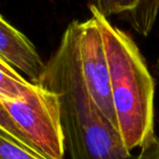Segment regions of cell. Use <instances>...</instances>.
<instances>
[{"instance_id":"obj_1","label":"cell","mask_w":159,"mask_h":159,"mask_svg":"<svg viewBox=\"0 0 159 159\" xmlns=\"http://www.w3.org/2000/svg\"><path fill=\"white\" fill-rule=\"evenodd\" d=\"M37 84L59 98L65 147L70 159H135L91 95L74 21L63 33Z\"/></svg>"},{"instance_id":"obj_2","label":"cell","mask_w":159,"mask_h":159,"mask_svg":"<svg viewBox=\"0 0 159 159\" xmlns=\"http://www.w3.org/2000/svg\"><path fill=\"white\" fill-rule=\"evenodd\" d=\"M103 36L116 125L129 152L154 134L155 82L140 49L129 35L89 6Z\"/></svg>"},{"instance_id":"obj_3","label":"cell","mask_w":159,"mask_h":159,"mask_svg":"<svg viewBox=\"0 0 159 159\" xmlns=\"http://www.w3.org/2000/svg\"><path fill=\"white\" fill-rule=\"evenodd\" d=\"M0 100L20 130L37 152L47 159H64L66 147L62 126L61 107L54 92L35 84L22 98Z\"/></svg>"},{"instance_id":"obj_4","label":"cell","mask_w":159,"mask_h":159,"mask_svg":"<svg viewBox=\"0 0 159 159\" xmlns=\"http://www.w3.org/2000/svg\"><path fill=\"white\" fill-rule=\"evenodd\" d=\"M0 57L37 84L46 63L33 42L0 15Z\"/></svg>"},{"instance_id":"obj_5","label":"cell","mask_w":159,"mask_h":159,"mask_svg":"<svg viewBox=\"0 0 159 159\" xmlns=\"http://www.w3.org/2000/svg\"><path fill=\"white\" fill-rule=\"evenodd\" d=\"M159 13V0H114V15L140 35H149Z\"/></svg>"},{"instance_id":"obj_6","label":"cell","mask_w":159,"mask_h":159,"mask_svg":"<svg viewBox=\"0 0 159 159\" xmlns=\"http://www.w3.org/2000/svg\"><path fill=\"white\" fill-rule=\"evenodd\" d=\"M0 159H47L40 154L14 142L0 131Z\"/></svg>"},{"instance_id":"obj_7","label":"cell","mask_w":159,"mask_h":159,"mask_svg":"<svg viewBox=\"0 0 159 159\" xmlns=\"http://www.w3.org/2000/svg\"><path fill=\"white\" fill-rule=\"evenodd\" d=\"M0 131H2L4 134H7L9 138L12 139L14 142L21 144L22 146L27 147V148L38 153L36 147L32 144V142L26 138L25 134L17 128L15 122L13 121V119L11 118L10 114H9V111H7V108L4 107L1 100H0Z\"/></svg>"},{"instance_id":"obj_8","label":"cell","mask_w":159,"mask_h":159,"mask_svg":"<svg viewBox=\"0 0 159 159\" xmlns=\"http://www.w3.org/2000/svg\"><path fill=\"white\" fill-rule=\"evenodd\" d=\"M135 159H159V138L154 135L142 147Z\"/></svg>"},{"instance_id":"obj_9","label":"cell","mask_w":159,"mask_h":159,"mask_svg":"<svg viewBox=\"0 0 159 159\" xmlns=\"http://www.w3.org/2000/svg\"><path fill=\"white\" fill-rule=\"evenodd\" d=\"M91 6L95 7V9L103 14L104 16L108 17L114 15V0H90Z\"/></svg>"},{"instance_id":"obj_10","label":"cell","mask_w":159,"mask_h":159,"mask_svg":"<svg viewBox=\"0 0 159 159\" xmlns=\"http://www.w3.org/2000/svg\"><path fill=\"white\" fill-rule=\"evenodd\" d=\"M154 70L156 71V73L158 74L159 75V59L156 61V63H155V65H154Z\"/></svg>"}]
</instances>
